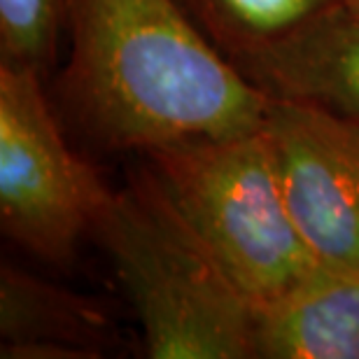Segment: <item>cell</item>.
Masks as SVG:
<instances>
[{
	"instance_id": "obj_9",
	"label": "cell",
	"mask_w": 359,
	"mask_h": 359,
	"mask_svg": "<svg viewBox=\"0 0 359 359\" xmlns=\"http://www.w3.org/2000/svg\"><path fill=\"white\" fill-rule=\"evenodd\" d=\"M339 3L343 0H180L233 66Z\"/></svg>"
},
{
	"instance_id": "obj_8",
	"label": "cell",
	"mask_w": 359,
	"mask_h": 359,
	"mask_svg": "<svg viewBox=\"0 0 359 359\" xmlns=\"http://www.w3.org/2000/svg\"><path fill=\"white\" fill-rule=\"evenodd\" d=\"M257 357L359 359V266L318 262L257 308Z\"/></svg>"
},
{
	"instance_id": "obj_1",
	"label": "cell",
	"mask_w": 359,
	"mask_h": 359,
	"mask_svg": "<svg viewBox=\"0 0 359 359\" xmlns=\"http://www.w3.org/2000/svg\"><path fill=\"white\" fill-rule=\"evenodd\" d=\"M59 96L98 147L133 154L257 131L269 110L180 0H73Z\"/></svg>"
},
{
	"instance_id": "obj_10",
	"label": "cell",
	"mask_w": 359,
	"mask_h": 359,
	"mask_svg": "<svg viewBox=\"0 0 359 359\" xmlns=\"http://www.w3.org/2000/svg\"><path fill=\"white\" fill-rule=\"evenodd\" d=\"M73 0H0V63L49 73L59 56Z\"/></svg>"
},
{
	"instance_id": "obj_2",
	"label": "cell",
	"mask_w": 359,
	"mask_h": 359,
	"mask_svg": "<svg viewBox=\"0 0 359 359\" xmlns=\"http://www.w3.org/2000/svg\"><path fill=\"white\" fill-rule=\"evenodd\" d=\"M93 241L140 322L147 357H257L255 304L145 161L112 189Z\"/></svg>"
},
{
	"instance_id": "obj_11",
	"label": "cell",
	"mask_w": 359,
	"mask_h": 359,
	"mask_svg": "<svg viewBox=\"0 0 359 359\" xmlns=\"http://www.w3.org/2000/svg\"><path fill=\"white\" fill-rule=\"evenodd\" d=\"M350 3H355V5H359V0H350Z\"/></svg>"
},
{
	"instance_id": "obj_6",
	"label": "cell",
	"mask_w": 359,
	"mask_h": 359,
	"mask_svg": "<svg viewBox=\"0 0 359 359\" xmlns=\"http://www.w3.org/2000/svg\"><path fill=\"white\" fill-rule=\"evenodd\" d=\"M236 68L273 100H294L359 124V5L343 0Z\"/></svg>"
},
{
	"instance_id": "obj_7",
	"label": "cell",
	"mask_w": 359,
	"mask_h": 359,
	"mask_svg": "<svg viewBox=\"0 0 359 359\" xmlns=\"http://www.w3.org/2000/svg\"><path fill=\"white\" fill-rule=\"evenodd\" d=\"M119 348V327L103 301L3 262V359H103Z\"/></svg>"
},
{
	"instance_id": "obj_5",
	"label": "cell",
	"mask_w": 359,
	"mask_h": 359,
	"mask_svg": "<svg viewBox=\"0 0 359 359\" xmlns=\"http://www.w3.org/2000/svg\"><path fill=\"white\" fill-rule=\"evenodd\" d=\"M264 131L287 205L315 259L359 266V124L269 98Z\"/></svg>"
},
{
	"instance_id": "obj_3",
	"label": "cell",
	"mask_w": 359,
	"mask_h": 359,
	"mask_svg": "<svg viewBox=\"0 0 359 359\" xmlns=\"http://www.w3.org/2000/svg\"><path fill=\"white\" fill-rule=\"evenodd\" d=\"M138 156L255 308L271 304L318 264L287 205L264 126Z\"/></svg>"
},
{
	"instance_id": "obj_4",
	"label": "cell",
	"mask_w": 359,
	"mask_h": 359,
	"mask_svg": "<svg viewBox=\"0 0 359 359\" xmlns=\"http://www.w3.org/2000/svg\"><path fill=\"white\" fill-rule=\"evenodd\" d=\"M112 189L66 142L45 75L0 63V226L52 266L75 259Z\"/></svg>"
}]
</instances>
